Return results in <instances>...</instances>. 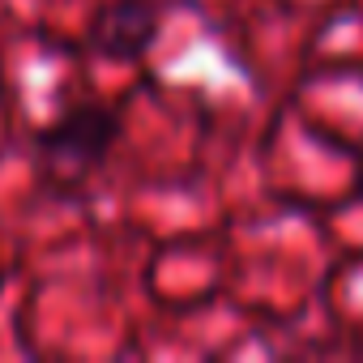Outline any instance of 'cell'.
Segmentation results:
<instances>
[{
	"label": "cell",
	"instance_id": "3",
	"mask_svg": "<svg viewBox=\"0 0 363 363\" xmlns=\"http://www.w3.org/2000/svg\"><path fill=\"white\" fill-rule=\"evenodd\" d=\"M354 193H359V201H363V158H359V171H354Z\"/></svg>",
	"mask_w": 363,
	"mask_h": 363
},
{
	"label": "cell",
	"instance_id": "1",
	"mask_svg": "<svg viewBox=\"0 0 363 363\" xmlns=\"http://www.w3.org/2000/svg\"><path fill=\"white\" fill-rule=\"evenodd\" d=\"M120 133H124V120L111 103H73L60 116H52V124L39 128L35 158L52 184L73 189L111 158Z\"/></svg>",
	"mask_w": 363,
	"mask_h": 363
},
{
	"label": "cell",
	"instance_id": "2",
	"mask_svg": "<svg viewBox=\"0 0 363 363\" xmlns=\"http://www.w3.org/2000/svg\"><path fill=\"white\" fill-rule=\"evenodd\" d=\"M162 35V5L158 0H107L86 30V48L99 60L133 65L145 60V52Z\"/></svg>",
	"mask_w": 363,
	"mask_h": 363
}]
</instances>
